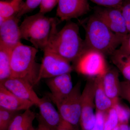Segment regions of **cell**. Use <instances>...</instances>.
<instances>
[{
  "label": "cell",
  "instance_id": "6da1fadb",
  "mask_svg": "<svg viewBox=\"0 0 130 130\" xmlns=\"http://www.w3.org/2000/svg\"><path fill=\"white\" fill-rule=\"evenodd\" d=\"M58 24L56 19L44 50L57 54L70 63H75L87 48L80 36L79 26L76 23L69 21L58 31Z\"/></svg>",
  "mask_w": 130,
  "mask_h": 130
},
{
  "label": "cell",
  "instance_id": "7a4b0ae2",
  "mask_svg": "<svg viewBox=\"0 0 130 130\" xmlns=\"http://www.w3.org/2000/svg\"><path fill=\"white\" fill-rule=\"evenodd\" d=\"M85 30L86 47L105 55L110 56L123 41L94 14L89 18Z\"/></svg>",
  "mask_w": 130,
  "mask_h": 130
},
{
  "label": "cell",
  "instance_id": "3957f363",
  "mask_svg": "<svg viewBox=\"0 0 130 130\" xmlns=\"http://www.w3.org/2000/svg\"><path fill=\"white\" fill-rule=\"evenodd\" d=\"M38 50L21 42L12 50L11 76L25 79L34 87L37 84L40 65L36 61Z\"/></svg>",
  "mask_w": 130,
  "mask_h": 130
},
{
  "label": "cell",
  "instance_id": "277c9868",
  "mask_svg": "<svg viewBox=\"0 0 130 130\" xmlns=\"http://www.w3.org/2000/svg\"><path fill=\"white\" fill-rule=\"evenodd\" d=\"M56 19L40 12L27 16L20 25L21 39L30 42L37 49L44 51Z\"/></svg>",
  "mask_w": 130,
  "mask_h": 130
},
{
  "label": "cell",
  "instance_id": "5b68a950",
  "mask_svg": "<svg viewBox=\"0 0 130 130\" xmlns=\"http://www.w3.org/2000/svg\"><path fill=\"white\" fill-rule=\"evenodd\" d=\"M81 92V83L78 81L67 96L54 103L63 120L74 129L80 125Z\"/></svg>",
  "mask_w": 130,
  "mask_h": 130
},
{
  "label": "cell",
  "instance_id": "8992f818",
  "mask_svg": "<svg viewBox=\"0 0 130 130\" xmlns=\"http://www.w3.org/2000/svg\"><path fill=\"white\" fill-rule=\"evenodd\" d=\"M105 56L99 51L87 48L75 63V69L85 76H102L108 68Z\"/></svg>",
  "mask_w": 130,
  "mask_h": 130
},
{
  "label": "cell",
  "instance_id": "52a82bcc",
  "mask_svg": "<svg viewBox=\"0 0 130 130\" xmlns=\"http://www.w3.org/2000/svg\"><path fill=\"white\" fill-rule=\"evenodd\" d=\"M37 81L71 73L73 68L69 61L52 51L44 50Z\"/></svg>",
  "mask_w": 130,
  "mask_h": 130
},
{
  "label": "cell",
  "instance_id": "ba28073f",
  "mask_svg": "<svg viewBox=\"0 0 130 130\" xmlns=\"http://www.w3.org/2000/svg\"><path fill=\"white\" fill-rule=\"evenodd\" d=\"M95 83L94 78L87 81L81 97V115L80 125L83 130H90L96 122L95 103Z\"/></svg>",
  "mask_w": 130,
  "mask_h": 130
},
{
  "label": "cell",
  "instance_id": "9c48e42d",
  "mask_svg": "<svg viewBox=\"0 0 130 130\" xmlns=\"http://www.w3.org/2000/svg\"><path fill=\"white\" fill-rule=\"evenodd\" d=\"M94 14L123 41L129 34L125 20L120 8H98Z\"/></svg>",
  "mask_w": 130,
  "mask_h": 130
},
{
  "label": "cell",
  "instance_id": "30bf717a",
  "mask_svg": "<svg viewBox=\"0 0 130 130\" xmlns=\"http://www.w3.org/2000/svg\"><path fill=\"white\" fill-rule=\"evenodd\" d=\"M48 96L40 98L37 105L39 113L37 115L40 121L51 130H57L67 123L62 119L58 110Z\"/></svg>",
  "mask_w": 130,
  "mask_h": 130
},
{
  "label": "cell",
  "instance_id": "8fae6325",
  "mask_svg": "<svg viewBox=\"0 0 130 130\" xmlns=\"http://www.w3.org/2000/svg\"><path fill=\"white\" fill-rule=\"evenodd\" d=\"M0 84L16 96L29 101L37 106L40 98L34 90L32 85L25 79L10 77L0 82Z\"/></svg>",
  "mask_w": 130,
  "mask_h": 130
},
{
  "label": "cell",
  "instance_id": "7c38bea8",
  "mask_svg": "<svg viewBox=\"0 0 130 130\" xmlns=\"http://www.w3.org/2000/svg\"><path fill=\"white\" fill-rule=\"evenodd\" d=\"M89 0H59L56 15L62 21H70L89 11Z\"/></svg>",
  "mask_w": 130,
  "mask_h": 130
},
{
  "label": "cell",
  "instance_id": "4fadbf2b",
  "mask_svg": "<svg viewBox=\"0 0 130 130\" xmlns=\"http://www.w3.org/2000/svg\"><path fill=\"white\" fill-rule=\"evenodd\" d=\"M19 20L16 15L0 24V45L12 50L21 42Z\"/></svg>",
  "mask_w": 130,
  "mask_h": 130
},
{
  "label": "cell",
  "instance_id": "5bb4252c",
  "mask_svg": "<svg viewBox=\"0 0 130 130\" xmlns=\"http://www.w3.org/2000/svg\"><path fill=\"white\" fill-rule=\"evenodd\" d=\"M46 83L50 91L48 96L54 103L67 96L74 87L71 73L47 79Z\"/></svg>",
  "mask_w": 130,
  "mask_h": 130
},
{
  "label": "cell",
  "instance_id": "9a60e30c",
  "mask_svg": "<svg viewBox=\"0 0 130 130\" xmlns=\"http://www.w3.org/2000/svg\"><path fill=\"white\" fill-rule=\"evenodd\" d=\"M34 105L33 103L16 96L0 84V107L19 112L30 109Z\"/></svg>",
  "mask_w": 130,
  "mask_h": 130
},
{
  "label": "cell",
  "instance_id": "2e32d148",
  "mask_svg": "<svg viewBox=\"0 0 130 130\" xmlns=\"http://www.w3.org/2000/svg\"><path fill=\"white\" fill-rule=\"evenodd\" d=\"M103 84L105 92L116 105L120 97V82L118 71L116 68H108L102 76Z\"/></svg>",
  "mask_w": 130,
  "mask_h": 130
},
{
  "label": "cell",
  "instance_id": "e0dca14e",
  "mask_svg": "<svg viewBox=\"0 0 130 130\" xmlns=\"http://www.w3.org/2000/svg\"><path fill=\"white\" fill-rule=\"evenodd\" d=\"M102 76L95 77V103L96 111L105 113L116 105L108 97L105 92L103 84Z\"/></svg>",
  "mask_w": 130,
  "mask_h": 130
},
{
  "label": "cell",
  "instance_id": "ac0fdd59",
  "mask_svg": "<svg viewBox=\"0 0 130 130\" xmlns=\"http://www.w3.org/2000/svg\"><path fill=\"white\" fill-rule=\"evenodd\" d=\"M110 57L116 69L121 73L126 80L130 81V54L119 48Z\"/></svg>",
  "mask_w": 130,
  "mask_h": 130
},
{
  "label": "cell",
  "instance_id": "d6986e66",
  "mask_svg": "<svg viewBox=\"0 0 130 130\" xmlns=\"http://www.w3.org/2000/svg\"><path fill=\"white\" fill-rule=\"evenodd\" d=\"M36 116L30 109L18 114L12 120L8 130H29L33 126V121Z\"/></svg>",
  "mask_w": 130,
  "mask_h": 130
},
{
  "label": "cell",
  "instance_id": "ffe728a7",
  "mask_svg": "<svg viewBox=\"0 0 130 130\" xmlns=\"http://www.w3.org/2000/svg\"><path fill=\"white\" fill-rule=\"evenodd\" d=\"M12 50L0 45V82L11 76Z\"/></svg>",
  "mask_w": 130,
  "mask_h": 130
},
{
  "label": "cell",
  "instance_id": "44dd1931",
  "mask_svg": "<svg viewBox=\"0 0 130 130\" xmlns=\"http://www.w3.org/2000/svg\"><path fill=\"white\" fill-rule=\"evenodd\" d=\"M21 4L12 0L10 2L2 0L0 1V21L3 22L7 19L17 15Z\"/></svg>",
  "mask_w": 130,
  "mask_h": 130
},
{
  "label": "cell",
  "instance_id": "7402d4cb",
  "mask_svg": "<svg viewBox=\"0 0 130 130\" xmlns=\"http://www.w3.org/2000/svg\"><path fill=\"white\" fill-rule=\"evenodd\" d=\"M119 125L118 116L114 106L105 113L104 130H112Z\"/></svg>",
  "mask_w": 130,
  "mask_h": 130
},
{
  "label": "cell",
  "instance_id": "603a6c76",
  "mask_svg": "<svg viewBox=\"0 0 130 130\" xmlns=\"http://www.w3.org/2000/svg\"><path fill=\"white\" fill-rule=\"evenodd\" d=\"M18 113L0 107V130H8L12 120Z\"/></svg>",
  "mask_w": 130,
  "mask_h": 130
},
{
  "label": "cell",
  "instance_id": "cb8c5ba5",
  "mask_svg": "<svg viewBox=\"0 0 130 130\" xmlns=\"http://www.w3.org/2000/svg\"><path fill=\"white\" fill-rule=\"evenodd\" d=\"M42 0H26L24 3H21L17 17L20 19L24 14L32 11L40 6Z\"/></svg>",
  "mask_w": 130,
  "mask_h": 130
},
{
  "label": "cell",
  "instance_id": "d4e9b609",
  "mask_svg": "<svg viewBox=\"0 0 130 130\" xmlns=\"http://www.w3.org/2000/svg\"><path fill=\"white\" fill-rule=\"evenodd\" d=\"M115 107L118 113L119 124H128L130 119V109L119 102Z\"/></svg>",
  "mask_w": 130,
  "mask_h": 130
},
{
  "label": "cell",
  "instance_id": "484cf974",
  "mask_svg": "<svg viewBox=\"0 0 130 130\" xmlns=\"http://www.w3.org/2000/svg\"><path fill=\"white\" fill-rule=\"evenodd\" d=\"M97 5L105 8L121 9L124 0H89Z\"/></svg>",
  "mask_w": 130,
  "mask_h": 130
},
{
  "label": "cell",
  "instance_id": "4316f807",
  "mask_svg": "<svg viewBox=\"0 0 130 130\" xmlns=\"http://www.w3.org/2000/svg\"><path fill=\"white\" fill-rule=\"evenodd\" d=\"M59 0H42L39 12L45 14L52 11L58 5Z\"/></svg>",
  "mask_w": 130,
  "mask_h": 130
},
{
  "label": "cell",
  "instance_id": "83f0119b",
  "mask_svg": "<svg viewBox=\"0 0 130 130\" xmlns=\"http://www.w3.org/2000/svg\"><path fill=\"white\" fill-rule=\"evenodd\" d=\"M120 97L127 101L130 105V81L120 82Z\"/></svg>",
  "mask_w": 130,
  "mask_h": 130
},
{
  "label": "cell",
  "instance_id": "f1b7e54d",
  "mask_svg": "<svg viewBox=\"0 0 130 130\" xmlns=\"http://www.w3.org/2000/svg\"><path fill=\"white\" fill-rule=\"evenodd\" d=\"M121 12L125 20L128 32L130 33V2L124 1L121 8Z\"/></svg>",
  "mask_w": 130,
  "mask_h": 130
},
{
  "label": "cell",
  "instance_id": "f546056e",
  "mask_svg": "<svg viewBox=\"0 0 130 130\" xmlns=\"http://www.w3.org/2000/svg\"><path fill=\"white\" fill-rule=\"evenodd\" d=\"M96 122L94 127L90 130H104L105 113L96 111Z\"/></svg>",
  "mask_w": 130,
  "mask_h": 130
},
{
  "label": "cell",
  "instance_id": "4dcf8cb0",
  "mask_svg": "<svg viewBox=\"0 0 130 130\" xmlns=\"http://www.w3.org/2000/svg\"><path fill=\"white\" fill-rule=\"evenodd\" d=\"M119 48L130 54V33L122 42Z\"/></svg>",
  "mask_w": 130,
  "mask_h": 130
},
{
  "label": "cell",
  "instance_id": "1f68e13d",
  "mask_svg": "<svg viewBox=\"0 0 130 130\" xmlns=\"http://www.w3.org/2000/svg\"><path fill=\"white\" fill-rule=\"evenodd\" d=\"M37 129V130H51L40 121H38V126Z\"/></svg>",
  "mask_w": 130,
  "mask_h": 130
},
{
  "label": "cell",
  "instance_id": "d6a6232c",
  "mask_svg": "<svg viewBox=\"0 0 130 130\" xmlns=\"http://www.w3.org/2000/svg\"><path fill=\"white\" fill-rule=\"evenodd\" d=\"M128 124H119V130H129Z\"/></svg>",
  "mask_w": 130,
  "mask_h": 130
},
{
  "label": "cell",
  "instance_id": "836d02e7",
  "mask_svg": "<svg viewBox=\"0 0 130 130\" xmlns=\"http://www.w3.org/2000/svg\"><path fill=\"white\" fill-rule=\"evenodd\" d=\"M57 130H74L73 128L67 124H65Z\"/></svg>",
  "mask_w": 130,
  "mask_h": 130
},
{
  "label": "cell",
  "instance_id": "e575fe53",
  "mask_svg": "<svg viewBox=\"0 0 130 130\" xmlns=\"http://www.w3.org/2000/svg\"><path fill=\"white\" fill-rule=\"evenodd\" d=\"M12 1H14L15 2L18 3H20V4H21L22 1L23 0H12Z\"/></svg>",
  "mask_w": 130,
  "mask_h": 130
},
{
  "label": "cell",
  "instance_id": "d590c367",
  "mask_svg": "<svg viewBox=\"0 0 130 130\" xmlns=\"http://www.w3.org/2000/svg\"><path fill=\"white\" fill-rule=\"evenodd\" d=\"M119 125L118 126H116V127H115V128H114L112 130H119Z\"/></svg>",
  "mask_w": 130,
  "mask_h": 130
},
{
  "label": "cell",
  "instance_id": "8d00e7d4",
  "mask_svg": "<svg viewBox=\"0 0 130 130\" xmlns=\"http://www.w3.org/2000/svg\"><path fill=\"white\" fill-rule=\"evenodd\" d=\"M29 130H37V129H35V128L33 126V127H32V128H31Z\"/></svg>",
  "mask_w": 130,
  "mask_h": 130
},
{
  "label": "cell",
  "instance_id": "74e56055",
  "mask_svg": "<svg viewBox=\"0 0 130 130\" xmlns=\"http://www.w3.org/2000/svg\"><path fill=\"white\" fill-rule=\"evenodd\" d=\"M124 1L129 2H130V0H124Z\"/></svg>",
  "mask_w": 130,
  "mask_h": 130
},
{
  "label": "cell",
  "instance_id": "f35d334b",
  "mask_svg": "<svg viewBox=\"0 0 130 130\" xmlns=\"http://www.w3.org/2000/svg\"><path fill=\"white\" fill-rule=\"evenodd\" d=\"M129 130H130V125H129Z\"/></svg>",
  "mask_w": 130,
  "mask_h": 130
}]
</instances>
